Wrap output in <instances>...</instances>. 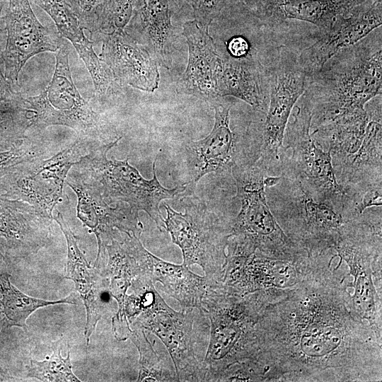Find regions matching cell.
<instances>
[{
  "label": "cell",
  "mask_w": 382,
  "mask_h": 382,
  "mask_svg": "<svg viewBox=\"0 0 382 382\" xmlns=\"http://www.w3.org/2000/svg\"><path fill=\"white\" fill-rule=\"evenodd\" d=\"M284 301L275 303L279 319L263 320L265 351L275 372L317 380L327 369L340 370L343 381L361 378L357 351H373V340L355 313L346 289L332 279L308 274ZM269 313L277 316L270 311Z\"/></svg>",
  "instance_id": "6da1fadb"
},
{
  "label": "cell",
  "mask_w": 382,
  "mask_h": 382,
  "mask_svg": "<svg viewBox=\"0 0 382 382\" xmlns=\"http://www.w3.org/2000/svg\"><path fill=\"white\" fill-rule=\"evenodd\" d=\"M311 129L365 110L382 93V30L377 28L309 76Z\"/></svg>",
  "instance_id": "7a4b0ae2"
},
{
  "label": "cell",
  "mask_w": 382,
  "mask_h": 382,
  "mask_svg": "<svg viewBox=\"0 0 382 382\" xmlns=\"http://www.w3.org/2000/svg\"><path fill=\"white\" fill-rule=\"evenodd\" d=\"M265 299L259 291H233L221 283L211 284L199 311L210 321V336L203 361L206 381H214L227 368L263 360L262 323Z\"/></svg>",
  "instance_id": "3957f363"
},
{
  "label": "cell",
  "mask_w": 382,
  "mask_h": 382,
  "mask_svg": "<svg viewBox=\"0 0 382 382\" xmlns=\"http://www.w3.org/2000/svg\"><path fill=\"white\" fill-rule=\"evenodd\" d=\"M120 139L96 146L70 171L98 190L110 203L125 202L138 212H145L159 231H164L160 202L190 195L192 190L187 183L171 189L161 185L156 173V160L153 163V178L146 180L129 164V158L109 159L108 152Z\"/></svg>",
  "instance_id": "277c9868"
},
{
  "label": "cell",
  "mask_w": 382,
  "mask_h": 382,
  "mask_svg": "<svg viewBox=\"0 0 382 382\" xmlns=\"http://www.w3.org/2000/svg\"><path fill=\"white\" fill-rule=\"evenodd\" d=\"M182 202L183 213L164 204L165 228L180 248L183 264L188 267L197 265L210 282L221 283L231 226H227L195 196L186 195Z\"/></svg>",
  "instance_id": "5b68a950"
},
{
  "label": "cell",
  "mask_w": 382,
  "mask_h": 382,
  "mask_svg": "<svg viewBox=\"0 0 382 382\" xmlns=\"http://www.w3.org/2000/svg\"><path fill=\"white\" fill-rule=\"evenodd\" d=\"M69 44L63 41L56 54L52 80L39 95L24 97L34 112L32 129L52 125L74 129L79 137L103 142L106 127L102 117L81 96L72 79L69 62Z\"/></svg>",
  "instance_id": "8992f818"
},
{
  "label": "cell",
  "mask_w": 382,
  "mask_h": 382,
  "mask_svg": "<svg viewBox=\"0 0 382 382\" xmlns=\"http://www.w3.org/2000/svg\"><path fill=\"white\" fill-rule=\"evenodd\" d=\"M100 144L103 143L77 137L69 146L50 157L18 165L0 179V195L27 202L52 220L71 168Z\"/></svg>",
  "instance_id": "52a82bcc"
},
{
  "label": "cell",
  "mask_w": 382,
  "mask_h": 382,
  "mask_svg": "<svg viewBox=\"0 0 382 382\" xmlns=\"http://www.w3.org/2000/svg\"><path fill=\"white\" fill-rule=\"evenodd\" d=\"M231 172L237 187L236 197L241 209L230 235H238L249 240L265 255L284 257L291 242L277 224L267 204L264 174L257 166L235 164Z\"/></svg>",
  "instance_id": "ba28073f"
},
{
  "label": "cell",
  "mask_w": 382,
  "mask_h": 382,
  "mask_svg": "<svg viewBox=\"0 0 382 382\" xmlns=\"http://www.w3.org/2000/svg\"><path fill=\"white\" fill-rule=\"evenodd\" d=\"M299 50L279 43L266 66L270 95L262 138L270 155L276 156L282 146L289 118L308 86L309 76L299 63Z\"/></svg>",
  "instance_id": "9c48e42d"
},
{
  "label": "cell",
  "mask_w": 382,
  "mask_h": 382,
  "mask_svg": "<svg viewBox=\"0 0 382 382\" xmlns=\"http://www.w3.org/2000/svg\"><path fill=\"white\" fill-rule=\"evenodd\" d=\"M193 310L176 311L160 296L133 323L157 336L166 347L178 381H206L207 369L195 352Z\"/></svg>",
  "instance_id": "30bf717a"
},
{
  "label": "cell",
  "mask_w": 382,
  "mask_h": 382,
  "mask_svg": "<svg viewBox=\"0 0 382 382\" xmlns=\"http://www.w3.org/2000/svg\"><path fill=\"white\" fill-rule=\"evenodd\" d=\"M4 18L6 30L1 53L6 76L21 88L19 74L28 60L41 52H56L63 37L42 25L36 18L29 0H8Z\"/></svg>",
  "instance_id": "8fae6325"
},
{
  "label": "cell",
  "mask_w": 382,
  "mask_h": 382,
  "mask_svg": "<svg viewBox=\"0 0 382 382\" xmlns=\"http://www.w3.org/2000/svg\"><path fill=\"white\" fill-rule=\"evenodd\" d=\"M296 104V112L287 124L284 139L293 150L300 175L328 198L342 196L345 192L335 176L330 151L318 146L312 137V105L308 95L304 92Z\"/></svg>",
  "instance_id": "7c38bea8"
},
{
  "label": "cell",
  "mask_w": 382,
  "mask_h": 382,
  "mask_svg": "<svg viewBox=\"0 0 382 382\" xmlns=\"http://www.w3.org/2000/svg\"><path fill=\"white\" fill-rule=\"evenodd\" d=\"M382 24V2L365 0L347 16H339L325 32L311 33V43L299 50L308 76L318 72L341 50L356 44Z\"/></svg>",
  "instance_id": "4fadbf2b"
},
{
  "label": "cell",
  "mask_w": 382,
  "mask_h": 382,
  "mask_svg": "<svg viewBox=\"0 0 382 382\" xmlns=\"http://www.w3.org/2000/svg\"><path fill=\"white\" fill-rule=\"evenodd\" d=\"M66 184L77 196V217L96 236L98 253L114 238L117 230L134 233L139 237L143 225L139 212L125 202H117L115 207L100 192L69 171Z\"/></svg>",
  "instance_id": "5bb4252c"
},
{
  "label": "cell",
  "mask_w": 382,
  "mask_h": 382,
  "mask_svg": "<svg viewBox=\"0 0 382 382\" xmlns=\"http://www.w3.org/2000/svg\"><path fill=\"white\" fill-rule=\"evenodd\" d=\"M95 41L103 42L100 58L121 85L146 92L158 88L160 75L156 61L125 30L100 35Z\"/></svg>",
  "instance_id": "9a60e30c"
},
{
  "label": "cell",
  "mask_w": 382,
  "mask_h": 382,
  "mask_svg": "<svg viewBox=\"0 0 382 382\" xmlns=\"http://www.w3.org/2000/svg\"><path fill=\"white\" fill-rule=\"evenodd\" d=\"M365 0H242L247 11L263 25L277 28L287 20L315 25L320 33L341 16H347Z\"/></svg>",
  "instance_id": "2e32d148"
},
{
  "label": "cell",
  "mask_w": 382,
  "mask_h": 382,
  "mask_svg": "<svg viewBox=\"0 0 382 382\" xmlns=\"http://www.w3.org/2000/svg\"><path fill=\"white\" fill-rule=\"evenodd\" d=\"M214 125L204 139L191 141L186 146L190 187L195 188L207 174L231 170L234 163V134L230 127L231 105L216 102Z\"/></svg>",
  "instance_id": "e0dca14e"
},
{
  "label": "cell",
  "mask_w": 382,
  "mask_h": 382,
  "mask_svg": "<svg viewBox=\"0 0 382 382\" xmlns=\"http://www.w3.org/2000/svg\"><path fill=\"white\" fill-rule=\"evenodd\" d=\"M183 32L189 57L186 70L178 81V91L204 100L215 99L221 57L209 34V27L195 20L189 21L184 23Z\"/></svg>",
  "instance_id": "ac0fdd59"
},
{
  "label": "cell",
  "mask_w": 382,
  "mask_h": 382,
  "mask_svg": "<svg viewBox=\"0 0 382 382\" xmlns=\"http://www.w3.org/2000/svg\"><path fill=\"white\" fill-rule=\"evenodd\" d=\"M130 249L153 283H161L163 291L179 302L182 311H199L204 294L214 283L193 273L184 264L175 265L155 256L144 247L139 238L132 241Z\"/></svg>",
  "instance_id": "d6986e66"
},
{
  "label": "cell",
  "mask_w": 382,
  "mask_h": 382,
  "mask_svg": "<svg viewBox=\"0 0 382 382\" xmlns=\"http://www.w3.org/2000/svg\"><path fill=\"white\" fill-rule=\"evenodd\" d=\"M53 219L59 224L67 245L66 278L72 280L80 294L86 311L85 336L89 338L105 311L107 301L105 294L108 289L106 274L91 267L80 250L76 238L62 214L56 211Z\"/></svg>",
  "instance_id": "ffe728a7"
},
{
  "label": "cell",
  "mask_w": 382,
  "mask_h": 382,
  "mask_svg": "<svg viewBox=\"0 0 382 382\" xmlns=\"http://www.w3.org/2000/svg\"><path fill=\"white\" fill-rule=\"evenodd\" d=\"M125 30L143 42L156 62L168 68L174 41L170 0H137L133 16Z\"/></svg>",
  "instance_id": "44dd1931"
},
{
  "label": "cell",
  "mask_w": 382,
  "mask_h": 382,
  "mask_svg": "<svg viewBox=\"0 0 382 382\" xmlns=\"http://www.w3.org/2000/svg\"><path fill=\"white\" fill-rule=\"evenodd\" d=\"M218 97L232 96L265 114L270 85L265 63L260 60H233L221 57L216 79Z\"/></svg>",
  "instance_id": "7402d4cb"
},
{
  "label": "cell",
  "mask_w": 382,
  "mask_h": 382,
  "mask_svg": "<svg viewBox=\"0 0 382 382\" xmlns=\"http://www.w3.org/2000/svg\"><path fill=\"white\" fill-rule=\"evenodd\" d=\"M51 222L30 204L0 195V235L10 246L37 251L49 242Z\"/></svg>",
  "instance_id": "603a6c76"
},
{
  "label": "cell",
  "mask_w": 382,
  "mask_h": 382,
  "mask_svg": "<svg viewBox=\"0 0 382 382\" xmlns=\"http://www.w3.org/2000/svg\"><path fill=\"white\" fill-rule=\"evenodd\" d=\"M108 261L105 270L110 279L109 291L118 303V311L112 319V328L116 335H123L130 329L125 316L123 306L127 291L138 277L147 274L137 259L129 251L118 232L105 245Z\"/></svg>",
  "instance_id": "cb8c5ba5"
},
{
  "label": "cell",
  "mask_w": 382,
  "mask_h": 382,
  "mask_svg": "<svg viewBox=\"0 0 382 382\" xmlns=\"http://www.w3.org/2000/svg\"><path fill=\"white\" fill-rule=\"evenodd\" d=\"M338 255L347 262L351 268V274L356 277L355 294L352 300L355 313L361 319H366L371 324H376L377 318L381 319L379 301L376 293L371 275L368 267V257L361 248L349 242L341 241L336 245Z\"/></svg>",
  "instance_id": "d4e9b609"
},
{
  "label": "cell",
  "mask_w": 382,
  "mask_h": 382,
  "mask_svg": "<svg viewBox=\"0 0 382 382\" xmlns=\"http://www.w3.org/2000/svg\"><path fill=\"white\" fill-rule=\"evenodd\" d=\"M59 303H75L72 296L57 301L29 296L10 282L7 274H0V328H26L28 318L37 309Z\"/></svg>",
  "instance_id": "484cf974"
},
{
  "label": "cell",
  "mask_w": 382,
  "mask_h": 382,
  "mask_svg": "<svg viewBox=\"0 0 382 382\" xmlns=\"http://www.w3.org/2000/svg\"><path fill=\"white\" fill-rule=\"evenodd\" d=\"M35 2L51 17L60 35L72 43L86 67L99 60L93 42L85 36L78 19L65 0H35Z\"/></svg>",
  "instance_id": "4316f807"
},
{
  "label": "cell",
  "mask_w": 382,
  "mask_h": 382,
  "mask_svg": "<svg viewBox=\"0 0 382 382\" xmlns=\"http://www.w3.org/2000/svg\"><path fill=\"white\" fill-rule=\"evenodd\" d=\"M34 112L22 93L0 102V152L24 139L33 129Z\"/></svg>",
  "instance_id": "83f0119b"
},
{
  "label": "cell",
  "mask_w": 382,
  "mask_h": 382,
  "mask_svg": "<svg viewBox=\"0 0 382 382\" xmlns=\"http://www.w3.org/2000/svg\"><path fill=\"white\" fill-rule=\"evenodd\" d=\"M368 103L370 108L365 109L369 115V122L362 143L358 151L346 163L354 169L371 165L381 168V95Z\"/></svg>",
  "instance_id": "f1b7e54d"
},
{
  "label": "cell",
  "mask_w": 382,
  "mask_h": 382,
  "mask_svg": "<svg viewBox=\"0 0 382 382\" xmlns=\"http://www.w3.org/2000/svg\"><path fill=\"white\" fill-rule=\"evenodd\" d=\"M129 338L139 354L138 381H178L175 368L161 357L148 340L144 329L134 328Z\"/></svg>",
  "instance_id": "f546056e"
},
{
  "label": "cell",
  "mask_w": 382,
  "mask_h": 382,
  "mask_svg": "<svg viewBox=\"0 0 382 382\" xmlns=\"http://www.w3.org/2000/svg\"><path fill=\"white\" fill-rule=\"evenodd\" d=\"M40 133V130H33L31 135H27L9 149L0 152V179L18 165L52 156L50 142Z\"/></svg>",
  "instance_id": "4dcf8cb0"
},
{
  "label": "cell",
  "mask_w": 382,
  "mask_h": 382,
  "mask_svg": "<svg viewBox=\"0 0 382 382\" xmlns=\"http://www.w3.org/2000/svg\"><path fill=\"white\" fill-rule=\"evenodd\" d=\"M137 0H104L100 6L91 34L93 40L102 35L125 30L132 19Z\"/></svg>",
  "instance_id": "1f68e13d"
},
{
  "label": "cell",
  "mask_w": 382,
  "mask_h": 382,
  "mask_svg": "<svg viewBox=\"0 0 382 382\" xmlns=\"http://www.w3.org/2000/svg\"><path fill=\"white\" fill-rule=\"evenodd\" d=\"M302 192L305 219L308 227L319 233L340 231L344 223L343 219L335 210L328 199L316 202L305 192L303 189Z\"/></svg>",
  "instance_id": "d6a6232c"
},
{
  "label": "cell",
  "mask_w": 382,
  "mask_h": 382,
  "mask_svg": "<svg viewBox=\"0 0 382 382\" xmlns=\"http://www.w3.org/2000/svg\"><path fill=\"white\" fill-rule=\"evenodd\" d=\"M28 376L42 381H81L72 371L70 352L66 357H63L60 349L54 351L45 360H30Z\"/></svg>",
  "instance_id": "836d02e7"
},
{
  "label": "cell",
  "mask_w": 382,
  "mask_h": 382,
  "mask_svg": "<svg viewBox=\"0 0 382 382\" xmlns=\"http://www.w3.org/2000/svg\"><path fill=\"white\" fill-rule=\"evenodd\" d=\"M186 1L192 8L195 21L202 26L209 27L213 20L219 16L226 8L233 4L237 0Z\"/></svg>",
  "instance_id": "e575fe53"
},
{
  "label": "cell",
  "mask_w": 382,
  "mask_h": 382,
  "mask_svg": "<svg viewBox=\"0 0 382 382\" xmlns=\"http://www.w3.org/2000/svg\"><path fill=\"white\" fill-rule=\"evenodd\" d=\"M104 0H65L82 28L93 33L97 12Z\"/></svg>",
  "instance_id": "d590c367"
},
{
  "label": "cell",
  "mask_w": 382,
  "mask_h": 382,
  "mask_svg": "<svg viewBox=\"0 0 382 382\" xmlns=\"http://www.w3.org/2000/svg\"><path fill=\"white\" fill-rule=\"evenodd\" d=\"M6 30L0 32V102L21 93V88L14 86L6 76L4 64L1 60V53L5 47Z\"/></svg>",
  "instance_id": "8d00e7d4"
},
{
  "label": "cell",
  "mask_w": 382,
  "mask_h": 382,
  "mask_svg": "<svg viewBox=\"0 0 382 382\" xmlns=\"http://www.w3.org/2000/svg\"><path fill=\"white\" fill-rule=\"evenodd\" d=\"M381 184L369 190L363 196L361 202L357 205V211L362 214L365 209L382 205Z\"/></svg>",
  "instance_id": "74e56055"
},
{
  "label": "cell",
  "mask_w": 382,
  "mask_h": 382,
  "mask_svg": "<svg viewBox=\"0 0 382 382\" xmlns=\"http://www.w3.org/2000/svg\"><path fill=\"white\" fill-rule=\"evenodd\" d=\"M7 1L8 0H0V32L6 30L4 13Z\"/></svg>",
  "instance_id": "f35d334b"
},
{
  "label": "cell",
  "mask_w": 382,
  "mask_h": 382,
  "mask_svg": "<svg viewBox=\"0 0 382 382\" xmlns=\"http://www.w3.org/2000/svg\"><path fill=\"white\" fill-rule=\"evenodd\" d=\"M280 179V177L276 176H267L264 178V183L265 187H272L277 184Z\"/></svg>",
  "instance_id": "ab89813d"
},
{
  "label": "cell",
  "mask_w": 382,
  "mask_h": 382,
  "mask_svg": "<svg viewBox=\"0 0 382 382\" xmlns=\"http://www.w3.org/2000/svg\"><path fill=\"white\" fill-rule=\"evenodd\" d=\"M374 2H382V0H371Z\"/></svg>",
  "instance_id": "60d3db41"
}]
</instances>
